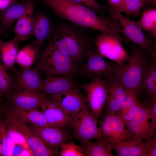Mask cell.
I'll use <instances>...</instances> for the list:
<instances>
[{
	"mask_svg": "<svg viewBox=\"0 0 156 156\" xmlns=\"http://www.w3.org/2000/svg\"><path fill=\"white\" fill-rule=\"evenodd\" d=\"M150 146L148 156H156V135L155 133L152 137H149Z\"/></svg>",
	"mask_w": 156,
	"mask_h": 156,
	"instance_id": "40",
	"label": "cell"
},
{
	"mask_svg": "<svg viewBox=\"0 0 156 156\" xmlns=\"http://www.w3.org/2000/svg\"><path fill=\"white\" fill-rule=\"evenodd\" d=\"M14 92L24 90L38 91L43 80L36 68H21L14 74Z\"/></svg>",
	"mask_w": 156,
	"mask_h": 156,
	"instance_id": "17",
	"label": "cell"
},
{
	"mask_svg": "<svg viewBox=\"0 0 156 156\" xmlns=\"http://www.w3.org/2000/svg\"><path fill=\"white\" fill-rule=\"evenodd\" d=\"M151 125L155 130L156 127V100L153 101L149 109Z\"/></svg>",
	"mask_w": 156,
	"mask_h": 156,
	"instance_id": "38",
	"label": "cell"
},
{
	"mask_svg": "<svg viewBox=\"0 0 156 156\" xmlns=\"http://www.w3.org/2000/svg\"><path fill=\"white\" fill-rule=\"evenodd\" d=\"M122 42L116 36L103 33L97 36L95 40L96 49L99 54L119 66L125 63L129 55Z\"/></svg>",
	"mask_w": 156,
	"mask_h": 156,
	"instance_id": "10",
	"label": "cell"
},
{
	"mask_svg": "<svg viewBox=\"0 0 156 156\" xmlns=\"http://www.w3.org/2000/svg\"><path fill=\"white\" fill-rule=\"evenodd\" d=\"M135 23L142 30L149 32L154 38H156V9H149L144 11Z\"/></svg>",
	"mask_w": 156,
	"mask_h": 156,
	"instance_id": "28",
	"label": "cell"
},
{
	"mask_svg": "<svg viewBox=\"0 0 156 156\" xmlns=\"http://www.w3.org/2000/svg\"><path fill=\"white\" fill-rule=\"evenodd\" d=\"M7 110L10 117L26 124L39 127L49 126L43 112L38 109H24L12 105Z\"/></svg>",
	"mask_w": 156,
	"mask_h": 156,
	"instance_id": "20",
	"label": "cell"
},
{
	"mask_svg": "<svg viewBox=\"0 0 156 156\" xmlns=\"http://www.w3.org/2000/svg\"><path fill=\"white\" fill-rule=\"evenodd\" d=\"M50 96L71 118L75 116L86 104L85 96L76 88Z\"/></svg>",
	"mask_w": 156,
	"mask_h": 156,
	"instance_id": "12",
	"label": "cell"
},
{
	"mask_svg": "<svg viewBox=\"0 0 156 156\" xmlns=\"http://www.w3.org/2000/svg\"><path fill=\"white\" fill-rule=\"evenodd\" d=\"M34 2L24 14L18 19L12 29L14 40L20 42L29 40L32 36L34 22Z\"/></svg>",
	"mask_w": 156,
	"mask_h": 156,
	"instance_id": "21",
	"label": "cell"
},
{
	"mask_svg": "<svg viewBox=\"0 0 156 156\" xmlns=\"http://www.w3.org/2000/svg\"><path fill=\"white\" fill-rule=\"evenodd\" d=\"M142 97L143 100L150 103L156 100V84L154 83L146 66L142 82Z\"/></svg>",
	"mask_w": 156,
	"mask_h": 156,
	"instance_id": "30",
	"label": "cell"
},
{
	"mask_svg": "<svg viewBox=\"0 0 156 156\" xmlns=\"http://www.w3.org/2000/svg\"><path fill=\"white\" fill-rule=\"evenodd\" d=\"M144 3L146 2L151 3L154 5H155L156 4V0H143Z\"/></svg>",
	"mask_w": 156,
	"mask_h": 156,
	"instance_id": "44",
	"label": "cell"
},
{
	"mask_svg": "<svg viewBox=\"0 0 156 156\" xmlns=\"http://www.w3.org/2000/svg\"><path fill=\"white\" fill-rule=\"evenodd\" d=\"M19 0H0V11L3 10Z\"/></svg>",
	"mask_w": 156,
	"mask_h": 156,
	"instance_id": "41",
	"label": "cell"
},
{
	"mask_svg": "<svg viewBox=\"0 0 156 156\" xmlns=\"http://www.w3.org/2000/svg\"><path fill=\"white\" fill-rule=\"evenodd\" d=\"M40 107L49 126L61 128L70 126V116L50 96H47Z\"/></svg>",
	"mask_w": 156,
	"mask_h": 156,
	"instance_id": "15",
	"label": "cell"
},
{
	"mask_svg": "<svg viewBox=\"0 0 156 156\" xmlns=\"http://www.w3.org/2000/svg\"><path fill=\"white\" fill-rule=\"evenodd\" d=\"M128 90L115 77L109 80L105 114H116Z\"/></svg>",
	"mask_w": 156,
	"mask_h": 156,
	"instance_id": "19",
	"label": "cell"
},
{
	"mask_svg": "<svg viewBox=\"0 0 156 156\" xmlns=\"http://www.w3.org/2000/svg\"><path fill=\"white\" fill-rule=\"evenodd\" d=\"M46 47L41 50L35 68L41 76L57 75L73 77L78 73L77 64L61 51L50 36Z\"/></svg>",
	"mask_w": 156,
	"mask_h": 156,
	"instance_id": "3",
	"label": "cell"
},
{
	"mask_svg": "<svg viewBox=\"0 0 156 156\" xmlns=\"http://www.w3.org/2000/svg\"><path fill=\"white\" fill-rule=\"evenodd\" d=\"M20 43L13 39L4 41L0 39V57L2 63L7 71H11L14 74L17 70L15 64Z\"/></svg>",
	"mask_w": 156,
	"mask_h": 156,
	"instance_id": "24",
	"label": "cell"
},
{
	"mask_svg": "<svg viewBox=\"0 0 156 156\" xmlns=\"http://www.w3.org/2000/svg\"><path fill=\"white\" fill-rule=\"evenodd\" d=\"M109 5L108 12L109 14L120 12V8L121 0H108Z\"/></svg>",
	"mask_w": 156,
	"mask_h": 156,
	"instance_id": "39",
	"label": "cell"
},
{
	"mask_svg": "<svg viewBox=\"0 0 156 156\" xmlns=\"http://www.w3.org/2000/svg\"><path fill=\"white\" fill-rule=\"evenodd\" d=\"M23 148L19 145H15L13 150L12 156H19Z\"/></svg>",
	"mask_w": 156,
	"mask_h": 156,
	"instance_id": "42",
	"label": "cell"
},
{
	"mask_svg": "<svg viewBox=\"0 0 156 156\" xmlns=\"http://www.w3.org/2000/svg\"><path fill=\"white\" fill-rule=\"evenodd\" d=\"M34 0L18 1L6 8L0 11V20L3 26L6 29L23 16L34 2Z\"/></svg>",
	"mask_w": 156,
	"mask_h": 156,
	"instance_id": "23",
	"label": "cell"
},
{
	"mask_svg": "<svg viewBox=\"0 0 156 156\" xmlns=\"http://www.w3.org/2000/svg\"><path fill=\"white\" fill-rule=\"evenodd\" d=\"M142 99L141 96L133 91L128 90L116 115L119 117L126 112L136 101Z\"/></svg>",
	"mask_w": 156,
	"mask_h": 156,
	"instance_id": "35",
	"label": "cell"
},
{
	"mask_svg": "<svg viewBox=\"0 0 156 156\" xmlns=\"http://www.w3.org/2000/svg\"><path fill=\"white\" fill-rule=\"evenodd\" d=\"M15 86L14 77L7 73L0 57V94L7 96L14 92Z\"/></svg>",
	"mask_w": 156,
	"mask_h": 156,
	"instance_id": "29",
	"label": "cell"
},
{
	"mask_svg": "<svg viewBox=\"0 0 156 156\" xmlns=\"http://www.w3.org/2000/svg\"><path fill=\"white\" fill-rule=\"evenodd\" d=\"M7 122L13 125L24 137L34 156H51L57 155V152L47 147L27 124L9 117Z\"/></svg>",
	"mask_w": 156,
	"mask_h": 156,
	"instance_id": "14",
	"label": "cell"
},
{
	"mask_svg": "<svg viewBox=\"0 0 156 156\" xmlns=\"http://www.w3.org/2000/svg\"><path fill=\"white\" fill-rule=\"evenodd\" d=\"M1 155V146L0 144V155Z\"/></svg>",
	"mask_w": 156,
	"mask_h": 156,
	"instance_id": "46",
	"label": "cell"
},
{
	"mask_svg": "<svg viewBox=\"0 0 156 156\" xmlns=\"http://www.w3.org/2000/svg\"><path fill=\"white\" fill-rule=\"evenodd\" d=\"M4 34L3 29L0 25V35H3Z\"/></svg>",
	"mask_w": 156,
	"mask_h": 156,
	"instance_id": "45",
	"label": "cell"
},
{
	"mask_svg": "<svg viewBox=\"0 0 156 156\" xmlns=\"http://www.w3.org/2000/svg\"><path fill=\"white\" fill-rule=\"evenodd\" d=\"M143 0H121L120 11L128 15L136 16L140 12Z\"/></svg>",
	"mask_w": 156,
	"mask_h": 156,
	"instance_id": "32",
	"label": "cell"
},
{
	"mask_svg": "<svg viewBox=\"0 0 156 156\" xmlns=\"http://www.w3.org/2000/svg\"><path fill=\"white\" fill-rule=\"evenodd\" d=\"M8 96L12 106L24 109H33L41 107L47 96L38 91L24 90L13 93Z\"/></svg>",
	"mask_w": 156,
	"mask_h": 156,
	"instance_id": "18",
	"label": "cell"
},
{
	"mask_svg": "<svg viewBox=\"0 0 156 156\" xmlns=\"http://www.w3.org/2000/svg\"><path fill=\"white\" fill-rule=\"evenodd\" d=\"M60 155L61 156H84V153L80 146L74 142H67L61 145Z\"/></svg>",
	"mask_w": 156,
	"mask_h": 156,
	"instance_id": "34",
	"label": "cell"
},
{
	"mask_svg": "<svg viewBox=\"0 0 156 156\" xmlns=\"http://www.w3.org/2000/svg\"><path fill=\"white\" fill-rule=\"evenodd\" d=\"M51 30L50 22L44 14L38 13L34 15L32 36L41 46L50 36Z\"/></svg>",
	"mask_w": 156,
	"mask_h": 156,
	"instance_id": "27",
	"label": "cell"
},
{
	"mask_svg": "<svg viewBox=\"0 0 156 156\" xmlns=\"http://www.w3.org/2000/svg\"><path fill=\"white\" fill-rule=\"evenodd\" d=\"M7 133L15 145H18L29 151L32 156L33 153L22 133L11 124H6Z\"/></svg>",
	"mask_w": 156,
	"mask_h": 156,
	"instance_id": "31",
	"label": "cell"
},
{
	"mask_svg": "<svg viewBox=\"0 0 156 156\" xmlns=\"http://www.w3.org/2000/svg\"><path fill=\"white\" fill-rule=\"evenodd\" d=\"M59 17L75 25L89 28L120 39L122 30L119 24L111 17L100 16L92 10L72 0H41Z\"/></svg>",
	"mask_w": 156,
	"mask_h": 156,
	"instance_id": "1",
	"label": "cell"
},
{
	"mask_svg": "<svg viewBox=\"0 0 156 156\" xmlns=\"http://www.w3.org/2000/svg\"><path fill=\"white\" fill-rule=\"evenodd\" d=\"M41 47L39 43L35 40L19 50L16 64L19 66L21 68H31L37 60Z\"/></svg>",
	"mask_w": 156,
	"mask_h": 156,
	"instance_id": "25",
	"label": "cell"
},
{
	"mask_svg": "<svg viewBox=\"0 0 156 156\" xmlns=\"http://www.w3.org/2000/svg\"><path fill=\"white\" fill-rule=\"evenodd\" d=\"M146 140L130 141L111 144L118 156H148L150 148L148 138Z\"/></svg>",
	"mask_w": 156,
	"mask_h": 156,
	"instance_id": "22",
	"label": "cell"
},
{
	"mask_svg": "<svg viewBox=\"0 0 156 156\" xmlns=\"http://www.w3.org/2000/svg\"><path fill=\"white\" fill-rule=\"evenodd\" d=\"M81 142V147L87 156H114L111 143L104 138L95 142L88 140Z\"/></svg>",
	"mask_w": 156,
	"mask_h": 156,
	"instance_id": "26",
	"label": "cell"
},
{
	"mask_svg": "<svg viewBox=\"0 0 156 156\" xmlns=\"http://www.w3.org/2000/svg\"><path fill=\"white\" fill-rule=\"evenodd\" d=\"M19 156H32V155L29 151L23 148Z\"/></svg>",
	"mask_w": 156,
	"mask_h": 156,
	"instance_id": "43",
	"label": "cell"
},
{
	"mask_svg": "<svg viewBox=\"0 0 156 156\" xmlns=\"http://www.w3.org/2000/svg\"><path fill=\"white\" fill-rule=\"evenodd\" d=\"M30 128L47 147L54 151L55 148H60L61 145L68 142L71 138L69 132L64 128L32 125Z\"/></svg>",
	"mask_w": 156,
	"mask_h": 156,
	"instance_id": "13",
	"label": "cell"
},
{
	"mask_svg": "<svg viewBox=\"0 0 156 156\" xmlns=\"http://www.w3.org/2000/svg\"><path fill=\"white\" fill-rule=\"evenodd\" d=\"M83 28L71 23H60L50 36L57 47L77 64L85 59L88 51L93 47Z\"/></svg>",
	"mask_w": 156,
	"mask_h": 156,
	"instance_id": "2",
	"label": "cell"
},
{
	"mask_svg": "<svg viewBox=\"0 0 156 156\" xmlns=\"http://www.w3.org/2000/svg\"><path fill=\"white\" fill-rule=\"evenodd\" d=\"M142 100L140 99L135 101L123 114L118 116L123 122L125 126L133 118L137 107L140 101Z\"/></svg>",
	"mask_w": 156,
	"mask_h": 156,
	"instance_id": "37",
	"label": "cell"
},
{
	"mask_svg": "<svg viewBox=\"0 0 156 156\" xmlns=\"http://www.w3.org/2000/svg\"><path fill=\"white\" fill-rule=\"evenodd\" d=\"M110 15L111 18L120 23L122 27L123 34L127 38L144 51L149 58L156 62L155 43L145 36L135 22L120 12L114 13Z\"/></svg>",
	"mask_w": 156,
	"mask_h": 156,
	"instance_id": "6",
	"label": "cell"
},
{
	"mask_svg": "<svg viewBox=\"0 0 156 156\" xmlns=\"http://www.w3.org/2000/svg\"><path fill=\"white\" fill-rule=\"evenodd\" d=\"M98 122L102 138L110 143L116 144L131 140L130 134L116 114H105Z\"/></svg>",
	"mask_w": 156,
	"mask_h": 156,
	"instance_id": "11",
	"label": "cell"
},
{
	"mask_svg": "<svg viewBox=\"0 0 156 156\" xmlns=\"http://www.w3.org/2000/svg\"><path fill=\"white\" fill-rule=\"evenodd\" d=\"M45 76L38 91L45 96L62 92L75 88L77 85L73 77L57 75Z\"/></svg>",
	"mask_w": 156,
	"mask_h": 156,
	"instance_id": "16",
	"label": "cell"
},
{
	"mask_svg": "<svg viewBox=\"0 0 156 156\" xmlns=\"http://www.w3.org/2000/svg\"><path fill=\"white\" fill-rule=\"evenodd\" d=\"M1 95L0 94V99L1 98Z\"/></svg>",
	"mask_w": 156,
	"mask_h": 156,
	"instance_id": "48",
	"label": "cell"
},
{
	"mask_svg": "<svg viewBox=\"0 0 156 156\" xmlns=\"http://www.w3.org/2000/svg\"><path fill=\"white\" fill-rule=\"evenodd\" d=\"M98 120L86 104L75 116L71 118L70 126L75 138L81 142L102 138Z\"/></svg>",
	"mask_w": 156,
	"mask_h": 156,
	"instance_id": "7",
	"label": "cell"
},
{
	"mask_svg": "<svg viewBox=\"0 0 156 156\" xmlns=\"http://www.w3.org/2000/svg\"><path fill=\"white\" fill-rule=\"evenodd\" d=\"M74 1L87 8L96 13L103 12L107 9L98 3L96 0H72Z\"/></svg>",
	"mask_w": 156,
	"mask_h": 156,
	"instance_id": "36",
	"label": "cell"
},
{
	"mask_svg": "<svg viewBox=\"0 0 156 156\" xmlns=\"http://www.w3.org/2000/svg\"><path fill=\"white\" fill-rule=\"evenodd\" d=\"M152 104L141 100L133 118L125 126L130 134L131 140H142L154 135L155 130L149 121Z\"/></svg>",
	"mask_w": 156,
	"mask_h": 156,
	"instance_id": "9",
	"label": "cell"
},
{
	"mask_svg": "<svg viewBox=\"0 0 156 156\" xmlns=\"http://www.w3.org/2000/svg\"><path fill=\"white\" fill-rule=\"evenodd\" d=\"M0 128L1 134V155L4 156H12L15 144L7 133L6 124H1Z\"/></svg>",
	"mask_w": 156,
	"mask_h": 156,
	"instance_id": "33",
	"label": "cell"
},
{
	"mask_svg": "<svg viewBox=\"0 0 156 156\" xmlns=\"http://www.w3.org/2000/svg\"><path fill=\"white\" fill-rule=\"evenodd\" d=\"M1 138V131L0 128V140Z\"/></svg>",
	"mask_w": 156,
	"mask_h": 156,
	"instance_id": "47",
	"label": "cell"
},
{
	"mask_svg": "<svg viewBox=\"0 0 156 156\" xmlns=\"http://www.w3.org/2000/svg\"><path fill=\"white\" fill-rule=\"evenodd\" d=\"M130 54L127 62L119 65L115 77L128 90L133 91L141 96L142 82L148 57L146 53L135 44H127Z\"/></svg>",
	"mask_w": 156,
	"mask_h": 156,
	"instance_id": "4",
	"label": "cell"
},
{
	"mask_svg": "<svg viewBox=\"0 0 156 156\" xmlns=\"http://www.w3.org/2000/svg\"><path fill=\"white\" fill-rule=\"evenodd\" d=\"M86 62L78 68V73L82 77H99L110 80L115 77L119 65L114 62L107 61L92 47L87 52Z\"/></svg>",
	"mask_w": 156,
	"mask_h": 156,
	"instance_id": "5",
	"label": "cell"
},
{
	"mask_svg": "<svg viewBox=\"0 0 156 156\" xmlns=\"http://www.w3.org/2000/svg\"><path fill=\"white\" fill-rule=\"evenodd\" d=\"M109 86V80L99 77L91 78L81 85L86 94V104L98 120L105 106Z\"/></svg>",
	"mask_w": 156,
	"mask_h": 156,
	"instance_id": "8",
	"label": "cell"
}]
</instances>
